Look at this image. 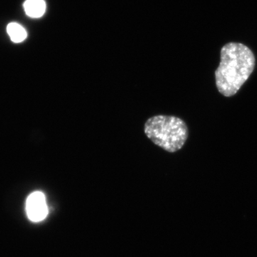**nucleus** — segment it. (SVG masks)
Here are the masks:
<instances>
[{"label":"nucleus","mask_w":257,"mask_h":257,"mask_svg":"<svg viewBox=\"0 0 257 257\" xmlns=\"http://www.w3.org/2000/svg\"><path fill=\"white\" fill-rule=\"evenodd\" d=\"M145 133L155 145L170 153L180 150L189 135L183 120L170 115H157L147 119Z\"/></svg>","instance_id":"2"},{"label":"nucleus","mask_w":257,"mask_h":257,"mask_svg":"<svg viewBox=\"0 0 257 257\" xmlns=\"http://www.w3.org/2000/svg\"><path fill=\"white\" fill-rule=\"evenodd\" d=\"M7 32L11 38L12 41L15 43H20L28 37V33L25 28L16 23H10L7 28Z\"/></svg>","instance_id":"5"},{"label":"nucleus","mask_w":257,"mask_h":257,"mask_svg":"<svg viewBox=\"0 0 257 257\" xmlns=\"http://www.w3.org/2000/svg\"><path fill=\"white\" fill-rule=\"evenodd\" d=\"M24 8L28 16L32 18H40L46 11V3L44 0H26Z\"/></svg>","instance_id":"4"},{"label":"nucleus","mask_w":257,"mask_h":257,"mask_svg":"<svg viewBox=\"0 0 257 257\" xmlns=\"http://www.w3.org/2000/svg\"><path fill=\"white\" fill-rule=\"evenodd\" d=\"M254 67L255 57L248 47L236 42L225 45L221 48L220 64L215 72L219 92L225 96L236 94Z\"/></svg>","instance_id":"1"},{"label":"nucleus","mask_w":257,"mask_h":257,"mask_svg":"<svg viewBox=\"0 0 257 257\" xmlns=\"http://www.w3.org/2000/svg\"><path fill=\"white\" fill-rule=\"evenodd\" d=\"M26 211L29 219L33 222L44 220L48 214L45 194L41 192L32 193L27 199Z\"/></svg>","instance_id":"3"}]
</instances>
